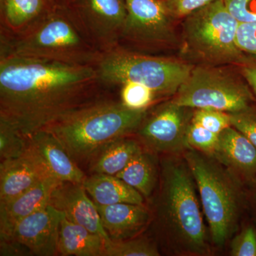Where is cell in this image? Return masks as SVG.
Returning <instances> with one entry per match:
<instances>
[{"label":"cell","mask_w":256,"mask_h":256,"mask_svg":"<svg viewBox=\"0 0 256 256\" xmlns=\"http://www.w3.org/2000/svg\"><path fill=\"white\" fill-rule=\"evenodd\" d=\"M112 89L96 66L0 57V117L28 137Z\"/></svg>","instance_id":"obj_1"},{"label":"cell","mask_w":256,"mask_h":256,"mask_svg":"<svg viewBox=\"0 0 256 256\" xmlns=\"http://www.w3.org/2000/svg\"><path fill=\"white\" fill-rule=\"evenodd\" d=\"M195 184L185 160H162L156 220L172 250L184 255L204 256L210 254V247Z\"/></svg>","instance_id":"obj_2"},{"label":"cell","mask_w":256,"mask_h":256,"mask_svg":"<svg viewBox=\"0 0 256 256\" xmlns=\"http://www.w3.org/2000/svg\"><path fill=\"white\" fill-rule=\"evenodd\" d=\"M114 90L42 129L60 141L78 166L90 164L108 143L134 134L148 114L149 108H128Z\"/></svg>","instance_id":"obj_3"},{"label":"cell","mask_w":256,"mask_h":256,"mask_svg":"<svg viewBox=\"0 0 256 256\" xmlns=\"http://www.w3.org/2000/svg\"><path fill=\"white\" fill-rule=\"evenodd\" d=\"M102 55L72 6L56 8L20 34H0V57L16 56L96 66Z\"/></svg>","instance_id":"obj_4"},{"label":"cell","mask_w":256,"mask_h":256,"mask_svg":"<svg viewBox=\"0 0 256 256\" xmlns=\"http://www.w3.org/2000/svg\"><path fill=\"white\" fill-rule=\"evenodd\" d=\"M184 159L194 178L212 242L222 246L233 236L242 216L240 180L214 158L191 148Z\"/></svg>","instance_id":"obj_5"},{"label":"cell","mask_w":256,"mask_h":256,"mask_svg":"<svg viewBox=\"0 0 256 256\" xmlns=\"http://www.w3.org/2000/svg\"><path fill=\"white\" fill-rule=\"evenodd\" d=\"M238 25L223 0L192 13L182 22L184 60L194 66L238 65L245 55L236 44Z\"/></svg>","instance_id":"obj_6"},{"label":"cell","mask_w":256,"mask_h":256,"mask_svg":"<svg viewBox=\"0 0 256 256\" xmlns=\"http://www.w3.org/2000/svg\"><path fill=\"white\" fill-rule=\"evenodd\" d=\"M194 65L149 54L116 47L104 53L96 66L102 82L118 88L132 82L150 88L158 96H174L186 80Z\"/></svg>","instance_id":"obj_7"},{"label":"cell","mask_w":256,"mask_h":256,"mask_svg":"<svg viewBox=\"0 0 256 256\" xmlns=\"http://www.w3.org/2000/svg\"><path fill=\"white\" fill-rule=\"evenodd\" d=\"M172 100L193 109L230 114L246 108L256 99L236 66L196 65Z\"/></svg>","instance_id":"obj_8"},{"label":"cell","mask_w":256,"mask_h":256,"mask_svg":"<svg viewBox=\"0 0 256 256\" xmlns=\"http://www.w3.org/2000/svg\"><path fill=\"white\" fill-rule=\"evenodd\" d=\"M128 16L120 48L149 54L174 46V21L162 0H124Z\"/></svg>","instance_id":"obj_9"},{"label":"cell","mask_w":256,"mask_h":256,"mask_svg":"<svg viewBox=\"0 0 256 256\" xmlns=\"http://www.w3.org/2000/svg\"><path fill=\"white\" fill-rule=\"evenodd\" d=\"M194 109L170 100L149 110L134 134L148 150L162 154H178L191 149L188 128Z\"/></svg>","instance_id":"obj_10"},{"label":"cell","mask_w":256,"mask_h":256,"mask_svg":"<svg viewBox=\"0 0 256 256\" xmlns=\"http://www.w3.org/2000/svg\"><path fill=\"white\" fill-rule=\"evenodd\" d=\"M72 8L102 53L118 46L128 16L124 0H78Z\"/></svg>","instance_id":"obj_11"},{"label":"cell","mask_w":256,"mask_h":256,"mask_svg":"<svg viewBox=\"0 0 256 256\" xmlns=\"http://www.w3.org/2000/svg\"><path fill=\"white\" fill-rule=\"evenodd\" d=\"M64 214L52 205L37 210L20 220L8 238L28 248L32 255L54 256L58 254L60 223Z\"/></svg>","instance_id":"obj_12"},{"label":"cell","mask_w":256,"mask_h":256,"mask_svg":"<svg viewBox=\"0 0 256 256\" xmlns=\"http://www.w3.org/2000/svg\"><path fill=\"white\" fill-rule=\"evenodd\" d=\"M50 204L62 212L70 222L98 234L106 242H110L102 226L97 206L89 198L82 183L62 182L52 193Z\"/></svg>","instance_id":"obj_13"},{"label":"cell","mask_w":256,"mask_h":256,"mask_svg":"<svg viewBox=\"0 0 256 256\" xmlns=\"http://www.w3.org/2000/svg\"><path fill=\"white\" fill-rule=\"evenodd\" d=\"M50 175L28 148L20 158L0 163V204L14 200Z\"/></svg>","instance_id":"obj_14"},{"label":"cell","mask_w":256,"mask_h":256,"mask_svg":"<svg viewBox=\"0 0 256 256\" xmlns=\"http://www.w3.org/2000/svg\"><path fill=\"white\" fill-rule=\"evenodd\" d=\"M212 158L237 178L250 181L256 176V146L233 126L218 134Z\"/></svg>","instance_id":"obj_15"},{"label":"cell","mask_w":256,"mask_h":256,"mask_svg":"<svg viewBox=\"0 0 256 256\" xmlns=\"http://www.w3.org/2000/svg\"><path fill=\"white\" fill-rule=\"evenodd\" d=\"M28 138L30 149L52 178L63 182L82 183L85 174L52 133L40 130Z\"/></svg>","instance_id":"obj_16"},{"label":"cell","mask_w":256,"mask_h":256,"mask_svg":"<svg viewBox=\"0 0 256 256\" xmlns=\"http://www.w3.org/2000/svg\"><path fill=\"white\" fill-rule=\"evenodd\" d=\"M60 182L52 176L44 178L12 201L0 204V238H8L20 220L50 205L52 193Z\"/></svg>","instance_id":"obj_17"},{"label":"cell","mask_w":256,"mask_h":256,"mask_svg":"<svg viewBox=\"0 0 256 256\" xmlns=\"http://www.w3.org/2000/svg\"><path fill=\"white\" fill-rule=\"evenodd\" d=\"M96 206L102 226L112 242L137 237L150 222V213L144 205L119 203Z\"/></svg>","instance_id":"obj_18"},{"label":"cell","mask_w":256,"mask_h":256,"mask_svg":"<svg viewBox=\"0 0 256 256\" xmlns=\"http://www.w3.org/2000/svg\"><path fill=\"white\" fill-rule=\"evenodd\" d=\"M55 9L50 0H0V34L28 31Z\"/></svg>","instance_id":"obj_19"},{"label":"cell","mask_w":256,"mask_h":256,"mask_svg":"<svg viewBox=\"0 0 256 256\" xmlns=\"http://www.w3.org/2000/svg\"><path fill=\"white\" fill-rule=\"evenodd\" d=\"M82 185L96 205L119 203L144 205V196L136 188L114 175L92 173L86 176Z\"/></svg>","instance_id":"obj_20"},{"label":"cell","mask_w":256,"mask_h":256,"mask_svg":"<svg viewBox=\"0 0 256 256\" xmlns=\"http://www.w3.org/2000/svg\"><path fill=\"white\" fill-rule=\"evenodd\" d=\"M106 240L82 226L70 222L64 216L58 238V255L104 256Z\"/></svg>","instance_id":"obj_21"},{"label":"cell","mask_w":256,"mask_h":256,"mask_svg":"<svg viewBox=\"0 0 256 256\" xmlns=\"http://www.w3.org/2000/svg\"><path fill=\"white\" fill-rule=\"evenodd\" d=\"M160 163L156 153L141 150L116 176L150 198L160 181Z\"/></svg>","instance_id":"obj_22"},{"label":"cell","mask_w":256,"mask_h":256,"mask_svg":"<svg viewBox=\"0 0 256 256\" xmlns=\"http://www.w3.org/2000/svg\"><path fill=\"white\" fill-rule=\"evenodd\" d=\"M142 149L139 140L130 136L119 138L106 144L96 154L89 164L90 171L92 173L116 176Z\"/></svg>","instance_id":"obj_23"},{"label":"cell","mask_w":256,"mask_h":256,"mask_svg":"<svg viewBox=\"0 0 256 256\" xmlns=\"http://www.w3.org/2000/svg\"><path fill=\"white\" fill-rule=\"evenodd\" d=\"M30 148V138L9 120L0 117L1 161L22 156Z\"/></svg>","instance_id":"obj_24"},{"label":"cell","mask_w":256,"mask_h":256,"mask_svg":"<svg viewBox=\"0 0 256 256\" xmlns=\"http://www.w3.org/2000/svg\"><path fill=\"white\" fill-rule=\"evenodd\" d=\"M158 248L144 238H134L106 242L104 256H158Z\"/></svg>","instance_id":"obj_25"},{"label":"cell","mask_w":256,"mask_h":256,"mask_svg":"<svg viewBox=\"0 0 256 256\" xmlns=\"http://www.w3.org/2000/svg\"><path fill=\"white\" fill-rule=\"evenodd\" d=\"M118 88L120 100L124 106L132 110L149 108L158 96L150 88L138 82H126Z\"/></svg>","instance_id":"obj_26"},{"label":"cell","mask_w":256,"mask_h":256,"mask_svg":"<svg viewBox=\"0 0 256 256\" xmlns=\"http://www.w3.org/2000/svg\"><path fill=\"white\" fill-rule=\"evenodd\" d=\"M192 121L218 134L232 126L228 112L214 109H194Z\"/></svg>","instance_id":"obj_27"},{"label":"cell","mask_w":256,"mask_h":256,"mask_svg":"<svg viewBox=\"0 0 256 256\" xmlns=\"http://www.w3.org/2000/svg\"><path fill=\"white\" fill-rule=\"evenodd\" d=\"M218 138V134L210 132L193 121L188 128V140L190 146L208 156H212Z\"/></svg>","instance_id":"obj_28"},{"label":"cell","mask_w":256,"mask_h":256,"mask_svg":"<svg viewBox=\"0 0 256 256\" xmlns=\"http://www.w3.org/2000/svg\"><path fill=\"white\" fill-rule=\"evenodd\" d=\"M230 124L256 146V105L252 104L238 112L228 114Z\"/></svg>","instance_id":"obj_29"},{"label":"cell","mask_w":256,"mask_h":256,"mask_svg":"<svg viewBox=\"0 0 256 256\" xmlns=\"http://www.w3.org/2000/svg\"><path fill=\"white\" fill-rule=\"evenodd\" d=\"M230 254L232 256H256V229L248 226L232 239Z\"/></svg>","instance_id":"obj_30"},{"label":"cell","mask_w":256,"mask_h":256,"mask_svg":"<svg viewBox=\"0 0 256 256\" xmlns=\"http://www.w3.org/2000/svg\"><path fill=\"white\" fill-rule=\"evenodd\" d=\"M168 14L173 20L183 18L217 0H162Z\"/></svg>","instance_id":"obj_31"},{"label":"cell","mask_w":256,"mask_h":256,"mask_svg":"<svg viewBox=\"0 0 256 256\" xmlns=\"http://www.w3.org/2000/svg\"><path fill=\"white\" fill-rule=\"evenodd\" d=\"M239 23H256V0H223Z\"/></svg>","instance_id":"obj_32"},{"label":"cell","mask_w":256,"mask_h":256,"mask_svg":"<svg viewBox=\"0 0 256 256\" xmlns=\"http://www.w3.org/2000/svg\"><path fill=\"white\" fill-rule=\"evenodd\" d=\"M236 44L244 53L256 56V23H239Z\"/></svg>","instance_id":"obj_33"},{"label":"cell","mask_w":256,"mask_h":256,"mask_svg":"<svg viewBox=\"0 0 256 256\" xmlns=\"http://www.w3.org/2000/svg\"><path fill=\"white\" fill-rule=\"evenodd\" d=\"M236 66L248 84L256 99V56L245 54L242 62Z\"/></svg>","instance_id":"obj_34"},{"label":"cell","mask_w":256,"mask_h":256,"mask_svg":"<svg viewBox=\"0 0 256 256\" xmlns=\"http://www.w3.org/2000/svg\"><path fill=\"white\" fill-rule=\"evenodd\" d=\"M0 255L30 256L32 252L28 248L12 239H0Z\"/></svg>","instance_id":"obj_35"},{"label":"cell","mask_w":256,"mask_h":256,"mask_svg":"<svg viewBox=\"0 0 256 256\" xmlns=\"http://www.w3.org/2000/svg\"><path fill=\"white\" fill-rule=\"evenodd\" d=\"M56 8H68L73 6L78 0H50Z\"/></svg>","instance_id":"obj_36"},{"label":"cell","mask_w":256,"mask_h":256,"mask_svg":"<svg viewBox=\"0 0 256 256\" xmlns=\"http://www.w3.org/2000/svg\"><path fill=\"white\" fill-rule=\"evenodd\" d=\"M254 202H255L256 206V182L255 183V186H254Z\"/></svg>","instance_id":"obj_37"}]
</instances>
